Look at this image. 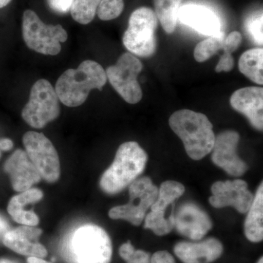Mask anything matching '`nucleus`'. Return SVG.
I'll list each match as a JSON object with an SVG mask.
<instances>
[{
    "label": "nucleus",
    "instance_id": "obj_1",
    "mask_svg": "<svg viewBox=\"0 0 263 263\" xmlns=\"http://www.w3.org/2000/svg\"><path fill=\"white\" fill-rule=\"evenodd\" d=\"M105 70L98 62L86 60L76 69H68L60 76L55 86L59 100L68 107L80 106L91 90L101 91L107 82Z\"/></svg>",
    "mask_w": 263,
    "mask_h": 263
},
{
    "label": "nucleus",
    "instance_id": "obj_2",
    "mask_svg": "<svg viewBox=\"0 0 263 263\" xmlns=\"http://www.w3.org/2000/svg\"><path fill=\"white\" fill-rule=\"evenodd\" d=\"M169 124L182 141L190 158L194 160H202L212 152L216 136L212 122L206 116L183 109L171 115Z\"/></svg>",
    "mask_w": 263,
    "mask_h": 263
},
{
    "label": "nucleus",
    "instance_id": "obj_3",
    "mask_svg": "<svg viewBox=\"0 0 263 263\" xmlns=\"http://www.w3.org/2000/svg\"><path fill=\"white\" fill-rule=\"evenodd\" d=\"M147 161L146 152L137 142L122 143L118 148L113 163L102 176L100 187L110 195L122 191L143 172Z\"/></svg>",
    "mask_w": 263,
    "mask_h": 263
},
{
    "label": "nucleus",
    "instance_id": "obj_4",
    "mask_svg": "<svg viewBox=\"0 0 263 263\" xmlns=\"http://www.w3.org/2000/svg\"><path fill=\"white\" fill-rule=\"evenodd\" d=\"M24 42L32 51L56 56L61 51V43L67 40V32L60 24L43 23L32 10L24 11L22 22Z\"/></svg>",
    "mask_w": 263,
    "mask_h": 263
},
{
    "label": "nucleus",
    "instance_id": "obj_5",
    "mask_svg": "<svg viewBox=\"0 0 263 263\" xmlns=\"http://www.w3.org/2000/svg\"><path fill=\"white\" fill-rule=\"evenodd\" d=\"M157 23V15L151 8L141 7L132 13L123 36V43L129 53L141 57H149L155 53Z\"/></svg>",
    "mask_w": 263,
    "mask_h": 263
},
{
    "label": "nucleus",
    "instance_id": "obj_6",
    "mask_svg": "<svg viewBox=\"0 0 263 263\" xmlns=\"http://www.w3.org/2000/svg\"><path fill=\"white\" fill-rule=\"evenodd\" d=\"M71 247L78 263H110L111 260L110 237L95 224H86L76 230Z\"/></svg>",
    "mask_w": 263,
    "mask_h": 263
},
{
    "label": "nucleus",
    "instance_id": "obj_7",
    "mask_svg": "<svg viewBox=\"0 0 263 263\" xmlns=\"http://www.w3.org/2000/svg\"><path fill=\"white\" fill-rule=\"evenodd\" d=\"M58 96L51 83L40 79L33 84L28 103L22 110V118L29 126L44 127L60 114Z\"/></svg>",
    "mask_w": 263,
    "mask_h": 263
},
{
    "label": "nucleus",
    "instance_id": "obj_8",
    "mask_svg": "<svg viewBox=\"0 0 263 263\" xmlns=\"http://www.w3.org/2000/svg\"><path fill=\"white\" fill-rule=\"evenodd\" d=\"M158 188L148 177H143L131 183L129 201L126 205L112 208L108 214L113 219H124L135 226H139L145 219L147 211L153 205Z\"/></svg>",
    "mask_w": 263,
    "mask_h": 263
},
{
    "label": "nucleus",
    "instance_id": "obj_9",
    "mask_svg": "<svg viewBox=\"0 0 263 263\" xmlns=\"http://www.w3.org/2000/svg\"><path fill=\"white\" fill-rule=\"evenodd\" d=\"M143 70V65L131 53H123L116 65L108 67L107 79L114 89L127 103L136 104L143 98V91L138 81V76Z\"/></svg>",
    "mask_w": 263,
    "mask_h": 263
},
{
    "label": "nucleus",
    "instance_id": "obj_10",
    "mask_svg": "<svg viewBox=\"0 0 263 263\" xmlns=\"http://www.w3.org/2000/svg\"><path fill=\"white\" fill-rule=\"evenodd\" d=\"M26 153L39 171L41 177L50 183L60 176V162L53 143L43 133L29 131L23 137Z\"/></svg>",
    "mask_w": 263,
    "mask_h": 263
},
{
    "label": "nucleus",
    "instance_id": "obj_11",
    "mask_svg": "<svg viewBox=\"0 0 263 263\" xmlns=\"http://www.w3.org/2000/svg\"><path fill=\"white\" fill-rule=\"evenodd\" d=\"M209 202L216 209L233 207L240 214L248 212L254 200L248 184L243 180L217 181L212 186Z\"/></svg>",
    "mask_w": 263,
    "mask_h": 263
},
{
    "label": "nucleus",
    "instance_id": "obj_12",
    "mask_svg": "<svg viewBox=\"0 0 263 263\" xmlns=\"http://www.w3.org/2000/svg\"><path fill=\"white\" fill-rule=\"evenodd\" d=\"M239 140L237 132H222L216 137L212 150L213 162L230 176H242L248 170L247 163L237 154Z\"/></svg>",
    "mask_w": 263,
    "mask_h": 263
},
{
    "label": "nucleus",
    "instance_id": "obj_13",
    "mask_svg": "<svg viewBox=\"0 0 263 263\" xmlns=\"http://www.w3.org/2000/svg\"><path fill=\"white\" fill-rule=\"evenodd\" d=\"M174 228L183 236L198 240L212 229V221L198 205L186 202L174 212Z\"/></svg>",
    "mask_w": 263,
    "mask_h": 263
},
{
    "label": "nucleus",
    "instance_id": "obj_14",
    "mask_svg": "<svg viewBox=\"0 0 263 263\" xmlns=\"http://www.w3.org/2000/svg\"><path fill=\"white\" fill-rule=\"evenodd\" d=\"M42 230L32 226H23L10 230L5 235L3 245L13 252L29 257L43 258L47 255V250L39 242Z\"/></svg>",
    "mask_w": 263,
    "mask_h": 263
},
{
    "label": "nucleus",
    "instance_id": "obj_15",
    "mask_svg": "<svg viewBox=\"0 0 263 263\" xmlns=\"http://www.w3.org/2000/svg\"><path fill=\"white\" fill-rule=\"evenodd\" d=\"M5 171L10 175L13 188L20 193L32 187L42 178L26 152L21 149L15 151L6 161Z\"/></svg>",
    "mask_w": 263,
    "mask_h": 263
},
{
    "label": "nucleus",
    "instance_id": "obj_16",
    "mask_svg": "<svg viewBox=\"0 0 263 263\" xmlns=\"http://www.w3.org/2000/svg\"><path fill=\"white\" fill-rule=\"evenodd\" d=\"M230 105L243 114L252 125L258 130L263 128V89L257 86L242 88L230 98Z\"/></svg>",
    "mask_w": 263,
    "mask_h": 263
},
{
    "label": "nucleus",
    "instance_id": "obj_17",
    "mask_svg": "<svg viewBox=\"0 0 263 263\" xmlns=\"http://www.w3.org/2000/svg\"><path fill=\"white\" fill-rule=\"evenodd\" d=\"M179 21L200 34L209 37L221 32L219 17L203 5L189 4L181 7L178 14Z\"/></svg>",
    "mask_w": 263,
    "mask_h": 263
},
{
    "label": "nucleus",
    "instance_id": "obj_18",
    "mask_svg": "<svg viewBox=\"0 0 263 263\" xmlns=\"http://www.w3.org/2000/svg\"><path fill=\"white\" fill-rule=\"evenodd\" d=\"M174 252L183 263H211L220 257L223 246L219 240L210 238L201 242H179Z\"/></svg>",
    "mask_w": 263,
    "mask_h": 263
},
{
    "label": "nucleus",
    "instance_id": "obj_19",
    "mask_svg": "<svg viewBox=\"0 0 263 263\" xmlns=\"http://www.w3.org/2000/svg\"><path fill=\"white\" fill-rule=\"evenodd\" d=\"M43 197V192L39 189L30 188L19 195L12 197L8 205V212L13 220L26 226H37L39 218L32 211L24 209L28 204L40 201Z\"/></svg>",
    "mask_w": 263,
    "mask_h": 263
},
{
    "label": "nucleus",
    "instance_id": "obj_20",
    "mask_svg": "<svg viewBox=\"0 0 263 263\" xmlns=\"http://www.w3.org/2000/svg\"><path fill=\"white\" fill-rule=\"evenodd\" d=\"M245 224L247 239L253 243L262 241L263 238V185L261 183L253 202L249 208Z\"/></svg>",
    "mask_w": 263,
    "mask_h": 263
},
{
    "label": "nucleus",
    "instance_id": "obj_21",
    "mask_svg": "<svg viewBox=\"0 0 263 263\" xmlns=\"http://www.w3.org/2000/svg\"><path fill=\"white\" fill-rule=\"evenodd\" d=\"M263 49L255 48L245 51L240 57L238 67L242 74L259 85L263 84Z\"/></svg>",
    "mask_w": 263,
    "mask_h": 263
},
{
    "label": "nucleus",
    "instance_id": "obj_22",
    "mask_svg": "<svg viewBox=\"0 0 263 263\" xmlns=\"http://www.w3.org/2000/svg\"><path fill=\"white\" fill-rule=\"evenodd\" d=\"M184 191V186L181 183L175 181H164L159 190L157 199L151 207V212L166 216V209L170 205H174V202L182 196Z\"/></svg>",
    "mask_w": 263,
    "mask_h": 263
},
{
    "label": "nucleus",
    "instance_id": "obj_23",
    "mask_svg": "<svg viewBox=\"0 0 263 263\" xmlns=\"http://www.w3.org/2000/svg\"><path fill=\"white\" fill-rule=\"evenodd\" d=\"M183 0H154L155 14L162 28L172 34L178 23V14Z\"/></svg>",
    "mask_w": 263,
    "mask_h": 263
},
{
    "label": "nucleus",
    "instance_id": "obj_24",
    "mask_svg": "<svg viewBox=\"0 0 263 263\" xmlns=\"http://www.w3.org/2000/svg\"><path fill=\"white\" fill-rule=\"evenodd\" d=\"M224 38L226 34L220 32L199 43L194 51L195 60L198 62H204L215 55L218 51L222 49Z\"/></svg>",
    "mask_w": 263,
    "mask_h": 263
},
{
    "label": "nucleus",
    "instance_id": "obj_25",
    "mask_svg": "<svg viewBox=\"0 0 263 263\" xmlns=\"http://www.w3.org/2000/svg\"><path fill=\"white\" fill-rule=\"evenodd\" d=\"M101 0H74L70 12L72 18L81 24L91 23Z\"/></svg>",
    "mask_w": 263,
    "mask_h": 263
},
{
    "label": "nucleus",
    "instance_id": "obj_26",
    "mask_svg": "<svg viewBox=\"0 0 263 263\" xmlns=\"http://www.w3.org/2000/svg\"><path fill=\"white\" fill-rule=\"evenodd\" d=\"M144 228L159 236L168 234L174 228V214L164 217L150 212L145 216Z\"/></svg>",
    "mask_w": 263,
    "mask_h": 263
},
{
    "label": "nucleus",
    "instance_id": "obj_27",
    "mask_svg": "<svg viewBox=\"0 0 263 263\" xmlns=\"http://www.w3.org/2000/svg\"><path fill=\"white\" fill-rule=\"evenodd\" d=\"M124 8V0H101L97 13L101 20H113L122 14Z\"/></svg>",
    "mask_w": 263,
    "mask_h": 263
},
{
    "label": "nucleus",
    "instance_id": "obj_28",
    "mask_svg": "<svg viewBox=\"0 0 263 263\" xmlns=\"http://www.w3.org/2000/svg\"><path fill=\"white\" fill-rule=\"evenodd\" d=\"M262 24V12L254 13L246 21V29L249 37L259 46H262L263 43Z\"/></svg>",
    "mask_w": 263,
    "mask_h": 263
},
{
    "label": "nucleus",
    "instance_id": "obj_29",
    "mask_svg": "<svg viewBox=\"0 0 263 263\" xmlns=\"http://www.w3.org/2000/svg\"><path fill=\"white\" fill-rule=\"evenodd\" d=\"M119 254L127 263H150L149 254L143 250H136L130 242L124 243L119 249Z\"/></svg>",
    "mask_w": 263,
    "mask_h": 263
},
{
    "label": "nucleus",
    "instance_id": "obj_30",
    "mask_svg": "<svg viewBox=\"0 0 263 263\" xmlns=\"http://www.w3.org/2000/svg\"><path fill=\"white\" fill-rule=\"evenodd\" d=\"M242 43V35L239 32L234 31L226 36L223 43V48L224 53H233L239 47Z\"/></svg>",
    "mask_w": 263,
    "mask_h": 263
},
{
    "label": "nucleus",
    "instance_id": "obj_31",
    "mask_svg": "<svg viewBox=\"0 0 263 263\" xmlns=\"http://www.w3.org/2000/svg\"><path fill=\"white\" fill-rule=\"evenodd\" d=\"M234 59L231 53H224L221 57L219 63L216 65L215 70L216 72H230L234 67Z\"/></svg>",
    "mask_w": 263,
    "mask_h": 263
},
{
    "label": "nucleus",
    "instance_id": "obj_32",
    "mask_svg": "<svg viewBox=\"0 0 263 263\" xmlns=\"http://www.w3.org/2000/svg\"><path fill=\"white\" fill-rule=\"evenodd\" d=\"M74 0H48L52 10L60 13H67L70 10Z\"/></svg>",
    "mask_w": 263,
    "mask_h": 263
},
{
    "label": "nucleus",
    "instance_id": "obj_33",
    "mask_svg": "<svg viewBox=\"0 0 263 263\" xmlns=\"http://www.w3.org/2000/svg\"><path fill=\"white\" fill-rule=\"evenodd\" d=\"M150 263H176L174 257L167 251L155 252L151 258Z\"/></svg>",
    "mask_w": 263,
    "mask_h": 263
},
{
    "label": "nucleus",
    "instance_id": "obj_34",
    "mask_svg": "<svg viewBox=\"0 0 263 263\" xmlns=\"http://www.w3.org/2000/svg\"><path fill=\"white\" fill-rule=\"evenodd\" d=\"M10 226L6 219L0 215V240L3 241L5 235L10 230Z\"/></svg>",
    "mask_w": 263,
    "mask_h": 263
},
{
    "label": "nucleus",
    "instance_id": "obj_35",
    "mask_svg": "<svg viewBox=\"0 0 263 263\" xmlns=\"http://www.w3.org/2000/svg\"><path fill=\"white\" fill-rule=\"evenodd\" d=\"M13 147V143L9 138H2L0 139V150L7 151L11 150Z\"/></svg>",
    "mask_w": 263,
    "mask_h": 263
},
{
    "label": "nucleus",
    "instance_id": "obj_36",
    "mask_svg": "<svg viewBox=\"0 0 263 263\" xmlns=\"http://www.w3.org/2000/svg\"><path fill=\"white\" fill-rule=\"evenodd\" d=\"M27 262L28 263H51L44 260L43 258H39V257H29L27 259Z\"/></svg>",
    "mask_w": 263,
    "mask_h": 263
},
{
    "label": "nucleus",
    "instance_id": "obj_37",
    "mask_svg": "<svg viewBox=\"0 0 263 263\" xmlns=\"http://www.w3.org/2000/svg\"><path fill=\"white\" fill-rule=\"evenodd\" d=\"M12 0H0V8H5L7 6Z\"/></svg>",
    "mask_w": 263,
    "mask_h": 263
},
{
    "label": "nucleus",
    "instance_id": "obj_38",
    "mask_svg": "<svg viewBox=\"0 0 263 263\" xmlns=\"http://www.w3.org/2000/svg\"><path fill=\"white\" fill-rule=\"evenodd\" d=\"M0 263H16L8 259H0Z\"/></svg>",
    "mask_w": 263,
    "mask_h": 263
},
{
    "label": "nucleus",
    "instance_id": "obj_39",
    "mask_svg": "<svg viewBox=\"0 0 263 263\" xmlns=\"http://www.w3.org/2000/svg\"><path fill=\"white\" fill-rule=\"evenodd\" d=\"M257 263H263L262 257H261V258L259 259L258 262H257Z\"/></svg>",
    "mask_w": 263,
    "mask_h": 263
},
{
    "label": "nucleus",
    "instance_id": "obj_40",
    "mask_svg": "<svg viewBox=\"0 0 263 263\" xmlns=\"http://www.w3.org/2000/svg\"><path fill=\"white\" fill-rule=\"evenodd\" d=\"M0 157H1V152H0Z\"/></svg>",
    "mask_w": 263,
    "mask_h": 263
}]
</instances>
